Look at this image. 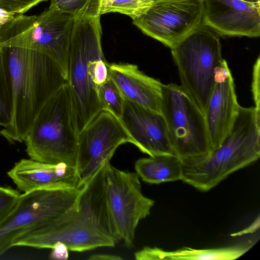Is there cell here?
I'll return each instance as SVG.
<instances>
[{
	"label": "cell",
	"mask_w": 260,
	"mask_h": 260,
	"mask_svg": "<svg viewBox=\"0 0 260 260\" xmlns=\"http://www.w3.org/2000/svg\"><path fill=\"white\" fill-rule=\"evenodd\" d=\"M122 259L120 256L109 254H94L88 258L89 260H122Z\"/></svg>",
	"instance_id": "f1b7e54d"
},
{
	"label": "cell",
	"mask_w": 260,
	"mask_h": 260,
	"mask_svg": "<svg viewBox=\"0 0 260 260\" xmlns=\"http://www.w3.org/2000/svg\"><path fill=\"white\" fill-rule=\"evenodd\" d=\"M240 106L231 72L223 59L216 71L214 88L204 113L211 151L230 131Z\"/></svg>",
	"instance_id": "9a60e30c"
},
{
	"label": "cell",
	"mask_w": 260,
	"mask_h": 260,
	"mask_svg": "<svg viewBox=\"0 0 260 260\" xmlns=\"http://www.w3.org/2000/svg\"><path fill=\"white\" fill-rule=\"evenodd\" d=\"M171 49L180 86L204 114L223 59L219 38L202 25Z\"/></svg>",
	"instance_id": "52a82bcc"
},
{
	"label": "cell",
	"mask_w": 260,
	"mask_h": 260,
	"mask_svg": "<svg viewBox=\"0 0 260 260\" xmlns=\"http://www.w3.org/2000/svg\"><path fill=\"white\" fill-rule=\"evenodd\" d=\"M246 2L254 3H260V0H243Z\"/></svg>",
	"instance_id": "4dcf8cb0"
},
{
	"label": "cell",
	"mask_w": 260,
	"mask_h": 260,
	"mask_svg": "<svg viewBox=\"0 0 260 260\" xmlns=\"http://www.w3.org/2000/svg\"><path fill=\"white\" fill-rule=\"evenodd\" d=\"M20 193L10 187L0 185V222L16 205Z\"/></svg>",
	"instance_id": "cb8c5ba5"
},
{
	"label": "cell",
	"mask_w": 260,
	"mask_h": 260,
	"mask_svg": "<svg viewBox=\"0 0 260 260\" xmlns=\"http://www.w3.org/2000/svg\"><path fill=\"white\" fill-rule=\"evenodd\" d=\"M259 66L260 57L258 56L253 67L251 90L254 103V107L257 114L260 116Z\"/></svg>",
	"instance_id": "4316f807"
},
{
	"label": "cell",
	"mask_w": 260,
	"mask_h": 260,
	"mask_svg": "<svg viewBox=\"0 0 260 260\" xmlns=\"http://www.w3.org/2000/svg\"><path fill=\"white\" fill-rule=\"evenodd\" d=\"M48 0H0V9L17 14H23L39 4Z\"/></svg>",
	"instance_id": "484cf974"
},
{
	"label": "cell",
	"mask_w": 260,
	"mask_h": 260,
	"mask_svg": "<svg viewBox=\"0 0 260 260\" xmlns=\"http://www.w3.org/2000/svg\"><path fill=\"white\" fill-rule=\"evenodd\" d=\"M250 247L248 245L203 249L183 247L174 251H168L157 247L146 246L135 252L134 257L136 260H230L240 257Z\"/></svg>",
	"instance_id": "ac0fdd59"
},
{
	"label": "cell",
	"mask_w": 260,
	"mask_h": 260,
	"mask_svg": "<svg viewBox=\"0 0 260 260\" xmlns=\"http://www.w3.org/2000/svg\"><path fill=\"white\" fill-rule=\"evenodd\" d=\"M73 16L48 8L37 15L17 14L0 29V46L39 52L52 59L67 76Z\"/></svg>",
	"instance_id": "8992f818"
},
{
	"label": "cell",
	"mask_w": 260,
	"mask_h": 260,
	"mask_svg": "<svg viewBox=\"0 0 260 260\" xmlns=\"http://www.w3.org/2000/svg\"><path fill=\"white\" fill-rule=\"evenodd\" d=\"M97 93L103 110L110 112L120 119L124 99L117 86L109 76L99 87Z\"/></svg>",
	"instance_id": "7402d4cb"
},
{
	"label": "cell",
	"mask_w": 260,
	"mask_h": 260,
	"mask_svg": "<svg viewBox=\"0 0 260 260\" xmlns=\"http://www.w3.org/2000/svg\"><path fill=\"white\" fill-rule=\"evenodd\" d=\"M259 137L260 116L254 107L240 106L219 147L207 155L181 159V180L201 191L210 190L233 172L258 159Z\"/></svg>",
	"instance_id": "3957f363"
},
{
	"label": "cell",
	"mask_w": 260,
	"mask_h": 260,
	"mask_svg": "<svg viewBox=\"0 0 260 260\" xmlns=\"http://www.w3.org/2000/svg\"><path fill=\"white\" fill-rule=\"evenodd\" d=\"M13 100L11 124L0 131L9 141L22 142L46 103L67 84L57 64L37 51L0 46Z\"/></svg>",
	"instance_id": "7a4b0ae2"
},
{
	"label": "cell",
	"mask_w": 260,
	"mask_h": 260,
	"mask_svg": "<svg viewBox=\"0 0 260 260\" xmlns=\"http://www.w3.org/2000/svg\"><path fill=\"white\" fill-rule=\"evenodd\" d=\"M78 134L68 86L44 105L24 142L29 158L76 167Z\"/></svg>",
	"instance_id": "5b68a950"
},
{
	"label": "cell",
	"mask_w": 260,
	"mask_h": 260,
	"mask_svg": "<svg viewBox=\"0 0 260 260\" xmlns=\"http://www.w3.org/2000/svg\"><path fill=\"white\" fill-rule=\"evenodd\" d=\"M51 249L52 251L49 255L50 258L63 260L68 259L69 249L64 243L57 242Z\"/></svg>",
	"instance_id": "83f0119b"
},
{
	"label": "cell",
	"mask_w": 260,
	"mask_h": 260,
	"mask_svg": "<svg viewBox=\"0 0 260 260\" xmlns=\"http://www.w3.org/2000/svg\"><path fill=\"white\" fill-rule=\"evenodd\" d=\"M202 25L222 36H260V3L204 0Z\"/></svg>",
	"instance_id": "4fadbf2b"
},
{
	"label": "cell",
	"mask_w": 260,
	"mask_h": 260,
	"mask_svg": "<svg viewBox=\"0 0 260 260\" xmlns=\"http://www.w3.org/2000/svg\"><path fill=\"white\" fill-rule=\"evenodd\" d=\"M204 0H157L133 23L172 48L202 25Z\"/></svg>",
	"instance_id": "8fae6325"
},
{
	"label": "cell",
	"mask_w": 260,
	"mask_h": 260,
	"mask_svg": "<svg viewBox=\"0 0 260 260\" xmlns=\"http://www.w3.org/2000/svg\"><path fill=\"white\" fill-rule=\"evenodd\" d=\"M160 113L176 156L184 159L211 151L204 114L180 85L162 84Z\"/></svg>",
	"instance_id": "ba28073f"
},
{
	"label": "cell",
	"mask_w": 260,
	"mask_h": 260,
	"mask_svg": "<svg viewBox=\"0 0 260 260\" xmlns=\"http://www.w3.org/2000/svg\"><path fill=\"white\" fill-rule=\"evenodd\" d=\"M119 119L133 144L142 152L149 156L175 155L161 113L124 99Z\"/></svg>",
	"instance_id": "5bb4252c"
},
{
	"label": "cell",
	"mask_w": 260,
	"mask_h": 260,
	"mask_svg": "<svg viewBox=\"0 0 260 260\" xmlns=\"http://www.w3.org/2000/svg\"><path fill=\"white\" fill-rule=\"evenodd\" d=\"M109 76L124 99L160 113L162 84L139 70L136 64L108 63Z\"/></svg>",
	"instance_id": "e0dca14e"
},
{
	"label": "cell",
	"mask_w": 260,
	"mask_h": 260,
	"mask_svg": "<svg viewBox=\"0 0 260 260\" xmlns=\"http://www.w3.org/2000/svg\"><path fill=\"white\" fill-rule=\"evenodd\" d=\"M80 191V188L38 189L21 194L14 208L0 222V256L13 247L19 235L66 213Z\"/></svg>",
	"instance_id": "30bf717a"
},
{
	"label": "cell",
	"mask_w": 260,
	"mask_h": 260,
	"mask_svg": "<svg viewBox=\"0 0 260 260\" xmlns=\"http://www.w3.org/2000/svg\"><path fill=\"white\" fill-rule=\"evenodd\" d=\"M16 15L0 9V29L6 22L12 20Z\"/></svg>",
	"instance_id": "f546056e"
},
{
	"label": "cell",
	"mask_w": 260,
	"mask_h": 260,
	"mask_svg": "<svg viewBox=\"0 0 260 260\" xmlns=\"http://www.w3.org/2000/svg\"><path fill=\"white\" fill-rule=\"evenodd\" d=\"M100 18H74L71 32L67 79L78 134L103 110L89 69L92 60L104 56Z\"/></svg>",
	"instance_id": "277c9868"
},
{
	"label": "cell",
	"mask_w": 260,
	"mask_h": 260,
	"mask_svg": "<svg viewBox=\"0 0 260 260\" xmlns=\"http://www.w3.org/2000/svg\"><path fill=\"white\" fill-rule=\"evenodd\" d=\"M136 173L141 180L149 184L181 180V159L175 155H158L138 159Z\"/></svg>",
	"instance_id": "d6986e66"
},
{
	"label": "cell",
	"mask_w": 260,
	"mask_h": 260,
	"mask_svg": "<svg viewBox=\"0 0 260 260\" xmlns=\"http://www.w3.org/2000/svg\"><path fill=\"white\" fill-rule=\"evenodd\" d=\"M7 174L17 188L24 192L81 187L76 167L63 163L54 164L22 159Z\"/></svg>",
	"instance_id": "2e32d148"
},
{
	"label": "cell",
	"mask_w": 260,
	"mask_h": 260,
	"mask_svg": "<svg viewBox=\"0 0 260 260\" xmlns=\"http://www.w3.org/2000/svg\"><path fill=\"white\" fill-rule=\"evenodd\" d=\"M157 0H102L101 15L109 13L126 15L132 20L145 13Z\"/></svg>",
	"instance_id": "44dd1931"
},
{
	"label": "cell",
	"mask_w": 260,
	"mask_h": 260,
	"mask_svg": "<svg viewBox=\"0 0 260 260\" xmlns=\"http://www.w3.org/2000/svg\"><path fill=\"white\" fill-rule=\"evenodd\" d=\"M80 188L73 206L58 219L17 236L13 246L51 249L57 242L70 251L83 252L103 247H114L115 238L105 196L106 164Z\"/></svg>",
	"instance_id": "6da1fadb"
},
{
	"label": "cell",
	"mask_w": 260,
	"mask_h": 260,
	"mask_svg": "<svg viewBox=\"0 0 260 260\" xmlns=\"http://www.w3.org/2000/svg\"><path fill=\"white\" fill-rule=\"evenodd\" d=\"M105 196L112 231L117 242L133 245L140 221L150 214L154 201L142 193L136 172L119 170L106 164Z\"/></svg>",
	"instance_id": "9c48e42d"
},
{
	"label": "cell",
	"mask_w": 260,
	"mask_h": 260,
	"mask_svg": "<svg viewBox=\"0 0 260 260\" xmlns=\"http://www.w3.org/2000/svg\"><path fill=\"white\" fill-rule=\"evenodd\" d=\"M102 0H51L49 8L72 15L74 18L101 16Z\"/></svg>",
	"instance_id": "ffe728a7"
},
{
	"label": "cell",
	"mask_w": 260,
	"mask_h": 260,
	"mask_svg": "<svg viewBox=\"0 0 260 260\" xmlns=\"http://www.w3.org/2000/svg\"><path fill=\"white\" fill-rule=\"evenodd\" d=\"M12 116V93L0 54V126L8 127L11 123Z\"/></svg>",
	"instance_id": "603a6c76"
},
{
	"label": "cell",
	"mask_w": 260,
	"mask_h": 260,
	"mask_svg": "<svg viewBox=\"0 0 260 260\" xmlns=\"http://www.w3.org/2000/svg\"><path fill=\"white\" fill-rule=\"evenodd\" d=\"M126 143L133 141L120 119L102 110L78 134L76 169L81 186Z\"/></svg>",
	"instance_id": "7c38bea8"
},
{
	"label": "cell",
	"mask_w": 260,
	"mask_h": 260,
	"mask_svg": "<svg viewBox=\"0 0 260 260\" xmlns=\"http://www.w3.org/2000/svg\"><path fill=\"white\" fill-rule=\"evenodd\" d=\"M89 69L91 79L97 91L99 87L109 77L108 62L105 56L92 60L89 63Z\"/></svg>",
	"instance_id": "d4e9b609"
}]
</instances>
